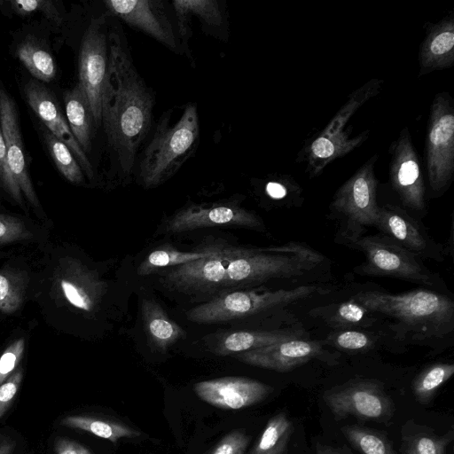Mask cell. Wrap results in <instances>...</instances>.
I'll return each instance as SVG.
<instances>
[{
	"mask_svg": "<svg viewBox=\"0 0 454 454\" xmlns=\"http://www.w3.org/2000/svg\"><path fill=\"white\" fill-rule=\"evenodd\" d=\"M315 286L274 291H236L221 294L187 312V318L198 324H215L241 318L270 309L286 306L317 292Z\"/></svg>",
	"mask_w": 454,
	"mask_h": 454,
	"instance_id": "cell-7",
	"label": "cell"
},
{
	"mask_svg": "<svg viewBox=\"0 0 454 454\" xmlns=\"http://www.w3.org/2000/svg\"><path fill=\"white\" fill-rule=\"evenodd\" d=\"M374 228L396 244L421 258L442 261L444 251L425 228L398 206H380Z\"/></svg>",
	"mask_w": 454,
	"mask_h": 454,
	"instance_id": "cell-13",
	"label": "cell"
},
{
	"mask_svg": "<svg viewBox=\"0 0 454 454\" xmlns=\"http://www.w3.org/2000/svg\"><path fill=\"white\" fill-rule=\"evenodd\" d=\"M317 454H341V453L338 452L337 450H335L328 446L318 445L317 447Z\"/></svg>",
	"mask_w": 454,
	"mask_h": 454,
	"instance_id": "cell-48",
	"label": "cell"
},
{
	"mask_svg": "<svg viewBox=\"0 0 454 454\" xmlns=\"http://www.w3.org/2000/svg\"><path fill=\"white\" fill-rule=\"evenodd\" d=\"M144 328L148 340L160 351H166L181 339L184 333L169 318L162 307L153 300H144L141 305Z\"/></svg>",
	"mask_w": 454,
	"mask_h": 454,
	"instance_id": "cell-25",
	"label": "cell"
},
{
	"mask_svg": "<svg viewBox=\"0 0 454 454\" xmlns=\"http://www.w3.org/2000/svg\"><path fill=\"white\" fill-rule=\"evenodd\" d=\"M31 238L32 233L22 221L12 215L0 214V245Z\"/></svg>",
	"mask_w": 454,
	"mask_h": 454,
	"instance_id": "cell-41",
	"label": "cell"
},
{
	"mask_svg": "<svg viewBox=\"0 0 454 454\" xmlns=\"http://www.w3.org/2000/svg\"><path fill=\"white\" fill-rule=\"evenodd\" d=\"M44 143L56 167L69 182L80 184L83 173L67 145L48 130L43 131Z\"/></svg>",
	"mask_w": 454,
	"mask_h": 454,
	"instance_id": "cell-31",
	"label": "cell"
},
{
	"mask_svg": "<svg viewBox=\"0 0 454 454\" xmlns=\"http://www.w3.org/2000/svg\"><path fill=\"white\" fill-rule=\"evenodd\" d=\"M26 282L20 272L0 271V311L10 314L20 309L24 300Z\"/></svg>",
	"mask_w": 454,
	"mask_h": 454,
	"instance_id": "cell-35",
	"label": "cell"
},
{
	"mask_svg": "<svg viewBox=\"0 0 454 454\" xmlns=\"http://www.w3.org/2000/svg\"><path fill=\"white\" fill-rule=\"evenodd\" d=\"M174 9L177 17L180 33L184 36L187 32V20L191 15H197L207 25L219 27L223 23L220 6L214 0H175Z\"/></svg>",
	"mask_w": 454,
	"mask_h": 454,
	"instance_id": "cell-29",
	"label": "cell"
},
{
	"mask_svg": "<svg viewBox=\"0 0 454 454\" xmlns=\"http://www.w3.org/2000/svg\"><path fill=\"white\" fill-rule=\"evenodd\" d=\"M24 94L30 108L45 124L50 132L67 145L82 169L91 179L93 177L92 166L87 154L74 138L51 91L42 82L30 80L24 86Z\"/></svg>",
	"mask_w": 454,
	"mask_h": 454,
	"instance_id": "cell-16",
	"label": "cell"
},
{
	"mask_svg": "<svg viewBox=\"0 0 454 454\" xmlns=\"http://www.w3.org/2000/svg\"><path fill=\"white\" fill-rule=\"evenodd\" d=\"M292 432L293 429L288 431L273 449L264 454H286Z\"/></svg>",
	"mask_w": 454,
	"mask_h": 454,
	"instance_id": "cell-46",
	"label": "cell"
},
{
	"mask_svg": "<svg viewBox=\"0 0 454 454\" xmlns=\"http://www.w3.org/2000/svg\"><path fill=\"white\" fill-rule=\"evenodd\" d=\"M323 351L319 342L298 338L239 353L235 357L253 366L285 372L319 357Z\"/></svg>",
	"mask_w": 454,
	"mask_h": 454,
	"instance_id": "cell-20",
	"label": "cell"
},
{
	"mask_svg": "<svg viewBox=\"0 0 454 454\" xmlns=\"http://www.w3.org/2000/svg\"><path fill=\"white\" fill-rule=\"evenodd\" d=\"M272 388L244 377H223L198 382L194 392L204 402L227 410H239L264 400Z\"/></svg>",
	"mask_w": 454,
	"mask_h": 454,
	"instance_id": "cell-18",
	"label": "cell"
},
{
	"mask_svg": "<svg viewBox=\"0 0 454 454\" xmlns=\"http://www.w3.org/2000/svg\"><path fill=\"white\" fill-rule=\"evenodd\" d=\"M61 424L67 427L89 432L114 443L121 438H132L140 434L127 425L88 416H68L61 420Z\"/></svg>",
	"mask_w": 454,
	"mask_h": 454,
	"instance_id": "cell-28",
	"label": "cell"
},
{
	"mask_svg": "<svg viewBox=\"0 0 454 454\" xmlns=\"http://www.w3.org/2000/svg\"><path fill=\"white\" fill-rule=\"evenodd\" d=\"M341 431L361 454H396L387 438L379 432L358 426H347Z\"/></svg>",
	"mask_w": 454,
	"mask_h": 454,
	"instance_id": "cell-33",
	"label": "cell"
},
{
	"mask_svg": "<svg viewBox=\"0 0 454 454\" xmlns=\"http://www.w3.org/2000/svg\"><path fill=\"white\" fill-rule=\"evenodd\" d=\"M323 399L336 419L356 416L361 419L385 420L392 417L394 406L382 385L374 380H361L335 387Z\"/></svg>",
	"mask_w": 454,
	"mask_h": 454,
	"instance_id": "cell-12",
	"label": "cell"
},
{
	"mask_svg": "<svg viewBox=\"0 0 454 454\" xmlns=\"http://www.w3.org/2000/svg\"><path fill=\"white\" fill-rule=\"evenodd\" d=\"M327 341L342 350L364 351L374 346L375 337L364 331L343 329L330 334Z\"/></svg>",
	"mask_w": 454,
	"mask_h": 454,
	"instance_id": "cell-38",
	"label": "cell"
},
{
	"mask_svg": "<svg viewBox=\"0 0 454 454\" xmlns=\"http://www.w3.org/2000/svg\"><path fill=\"white\" fill-rule=\"evenodd\" d=\"M250 442L244 430L237 429L227 434L207 454H244Z\"/></svg>",
	"mask_w": 454,
	"mask_h": 454,
	"instance_id": "cell-43",
	"label": "cell"
},
{
	"mask_svg": "<svg viewBox=\"0 0 454 454\" xmlns=\"http://www.w3.org/2000/svg\"><path fill=\"white\" fill-rule=\"evenodd\" d=\"M219 247H209L195 251H180L168 245L153 250L139 264L137 273L152 274L160 268L182 265L198 259L213 255Z\"/></svg>",
	"mask_w": 454,
	"mask_h": 454,
	"instance_id": "cell-26",
	"label": "cell"
},
{
	"mask_svg": "<svg viewBox=\"0 0 454 454\" xmlns=\"http://www.w3.org/2000/svg\"><path fill=\"white\" fill-rule=\"evenodd\" d=\"M0 124L5 145L9 170L16 186L31 206L39 207L24 153L18 111L13 98L0 88Z\"/></svg>",
	"mask_w": 454,
	"mask_h": 454,
	"instance_id": "cell-17",
	"label": "cell"
},
{
	"mask_svg": "<svg viewBox=\"0 0 454 454\" xmlns=\"http://www.w3.org/2000/svg\"><path fill=\"white\" fill-rule=\"evenodd\" d=\"M424 153L431 196H442L454 176V99L447 91L431 103Z\"/></svg>",
	"mask_w": 454,
	"mask_h": 454,
	"instance_id": "cell-6",
	"label": "cell"
},
{
	"mask_svg": "<svg viewBox=\"0 0 454 454\" xmlns=\"http://www.w3.org/2000/svg\"><path fill=\"white\" fill-rule=\"evenodd\" d=\"M300 334V331L294 329L234 332L219 340L215 353L222 356L239 354L284 340L301 338L299 337Z\"/></svg>",
	"mask_w": 454,
	"mask_h": 454,
	"instance_id": "cell-24",
	"label": "cell"
},
{
	"mask_svg": "<svg viewBox=\"0 0 454 454\" xmlns=\"http://www.w3.org/2000/svg\"><path fill=\"white\" fill-rule=\"evenodd\" d=\"M267 198L287 207L298 206L303 201L302 189L288 174L270 175L263 184Z\"/></svg>",
	"mask_w": 454,
	"mask_h": 454,
	"instance_id": "cell-34",
	"label": "cell"
},
{
	"mask_svg": "<svg viewBox=\"0 0 454 454\" xmlns=\"http://www.w3.org/2000/svg\"><path fill=\"white\" fill-rule=\"evenodd\" d=\"M349 244L363 252L361 274L391 277L433 286L435 278L419 256L383 234L359 236Z\"/></svg>",
	"mask_w": 454,
	"mask_h": 454,
	"instance_id": "cell-9",
	"label": "cell"
},
{
	"mask_svg": "<svg viewBox=\"0 0 454 454\" xmlns=\"http://www.w3.org/2000/svg\"><path fill=\"white\" fill-rule=\"evenodd\" d=\"M351 298L372 313L395 320L400 328L418 340L444 337L454 327L452 300L432 290L416 289L402 294L368 290Z\"/></svg>",
	"mask_w": 454,
	"mask_h": 454,
	"instance_id": "cell-2",
	"label": "cell"
},
{
	"mask_svg": "<svg viewBox=\"0 0 454 454\" xmlns=\"http://www.w3.org/2000/svg\"><path fill=\"white\" fill-rule=\"evenodd\" d=\"M293 429L292 421L285 412L272 417L249 454H264L273 449L282 437Z\"/></svg>",
	"mask_w": 454,
	"mask_h": 454,
	"instance_id": "cell-36",
	"label": "cell"
},
{
	"mask_svg": "<svg viewBox=\"0 0 454 454\" xmlns=\"http://www.w3.org/2000/svg\"><path fill=\"white\" fill-rule=\"evenodd\" d=\"M322 259L320 254L297 243L265 249L242 248L230 262L222 288L300 277Z\"/></svg>",
	"mask_w": 454,
	"mask_h": 454,
	"instance_id": "cell-4",
	"label": "cell"
},
{
	"mask_svg": "<svg viewBox=\"0 0 454 454\" xmlns=\"http://www.w3.org/2000/svg\"><path fill=\"white\" fill-rule=\"evenodd\" d=\"M234 225L259 229L262 220L254 213L233 205L209 207L192 206L180 210L164 226L167 233H178L200 228Z\"/></svg>",
	"mask_w": 454,
	"mask_h": 454,
	"instance_id": "cell-19",
	"label": "cell"
},
{
	"mask_svg": "<svg viewBox=\"0 0 454 454\" xmlns=\"http://www.w3.org/2000/svg\"><path fill=\"white\" fill-rule=\"evenodd\" d=\"M198 137L195 104L187 105L173 126L167 118L161 119L140 161L139 177L145 187L157 186L172 176L193 151Z\"/></svg>",
	"mask_w": 454,
	"mask_h": 454,
	"instance_id": "cell-5",
	"label": "cell"
},
{
	"mask_svg": "<svg viewBox=\"0 0 454 454\" xmlns=\"http://www.w3.org/2000/svg\"><path fill=\"white\" fill-rule=\"evenodd\" d=\"M426 34L418 54V78L454 65V11L435 23L425 24Z\"/></svg>",
	"mask_w": 454,
	"mask_h": 454,
	"instance_id": "cell-22",
	"label": "cell"
},
{
	"mask_svg": "<svg viewBox=\"0 0 454 454\" xmlns=\"http://www.w3.org/2000/svg\"><path fill=\"white\" fill-rule=\"evenodd\" d=\"M378 159L377 153L369 158L339 187L331 201V213L344 222L348 241L361 236L364 227L375 225L380 207L375 175Z\"/></svg>",
	"mask_w": 454,
	"mask_h": 454,
	"instance_id": "cell-8",
	"label": "cell"
},
{
	"mask_svg": "<svg viewBox=\"0 0 454 454\" xmlns=\"http://www.w3.org/2000/svg\"><path fill=\"white\" fill-rule=\"evenodd\" d=\"M15 442L5 435L0 434V454H12Z\"/></svg>",
	"mask_w": 454,
	"mask_h": 454,
	"instance_id": "cell-47",
	"label": "cell"
},
{
	"mask_svg": "<svg viewBox=\"0 0 454 454\" xmlns=\"http://www.w3.org/2000/svg\"><path fill=\"white\" fill-rule=\"evenodd\" d=\"M108 11L170 49L176 43L172 26L162 12L161 3L151 0L105 1Z\"/></svg>",
	"mask_w": 454,
	"mask_h": 454,
	"instance_id": "cell-21",
	"label": "cell"
},
{
	"mask_svg": "<svg viewBox=\"0 0 454 454\" xmlns=\"http://www.w3.org/2000/svg\"><path fill=\"white\" fill-rule=\"evenodd\" d=\"M241 249L219 247L211 256L170 269L166 272L164 281L168 286L184 293H203L222 288L227 267Z\"/></svg>",
	"mask_w": 454,
	"mask_h": 454,
	"instance_id": "cell-14",
	"label": "cell"
},
{
	"mask_svg": "<svg viewBox=\"0 0 454 454\" xmlns=\"http://www.w3.org/2000/svg\"><path fill=\"white\" fill-rule=\"evenodd\" d=\"M389 181L403 207L414 211L426 210V187L419 156L407 127L389 146Z\"/></svg>",
	"mask_w": 454,
	"mask_h": 454,
	"instance_id": "cell-11",
	"label": "cell"
},
{
	"mask_svg": "<svg viewBox=\"0 0 454 454\" xmlns=\"http://www.w3.org/2000/svg\"><path fill=\"white\" fill-rule=\"evenodd\" d=\"M55 454H92L85 446L67 438L59 437L54 442Z\"/></svg>",
	"mask_w": 454,
	"mask_h": 454,
	"instance_id": "cell-45",
	"label": "cell"
},
{
	"mask_svg": "<svg viewBox=\"0 0 454 454\" xmlns=\"http://www.w3.org/2000/svg\"><path fill=\"white\" fill-rule=\"evenodd\" d=\"M53 288L72 306L93 312L106 291V284L79 261L66 257L54 274Z\"/></svg>",
	"mask_w": 454,
	"mask_h": 454,
	"instance_id": "cell-15",
	"label": "cell"
},
{
	"mask_svg": "<svg viewBox=\"0 0 454 454\" xmlns=\"http://www.w3.org/2000/svg\"><path fill=\"white\" fill-rule=\"evenodd\" d=\"M108 46L109 89L101 125L119 166L129 174L151 127L153 98L118 34L109 35Z\"/></svg>",
	"mask_w": 454,
	"mask_h": 454,
	"instance_id": "cell-1",
	"label": "cell"
},
{
	"mask_svg": "<svg viewBox=\"0 0 454 454\" xmlns=\"http://www.w3.org/2000/svg\"><path fill=\"white\" fill-rule=\"evenodd\" d=\"M12 11L20 16L33 14L34 12H40L48 20L53 21L57 25H60L62 18L60 13L51 0H12L9 2Z\"/></svg>",
	"mask_w": 454,
	"mask_h": 454,
	"instance_id": "cell-39",
	"label": "cell"
},
{
	"mask_svg": "<svg viewBox=\"0 0 454 454\" xmlns=\"http://www.w3.org/2000/svg\"><path fill=\"white\" fill-rule=\"evenodd\" d=\"M78 83L88 98L96 128L102 123V111L109 89L108 43L105 17L92 19L82 36Z\"/></svg>",
	"mask_w": 454,
	"mask_h": 454,
	"instance_id": "cell-10",
	"label": "cell"
},
{
	"mask_svg": "<svg viewBox=\"0 0 454 454\" xmlns=\"http://www.w3.org/2000/svg\"><path fill=\"white\" fill-rule=\"evenodd\" d=\"M451 434L442 437L431 434H416L403 439V454H446Z\"/></svg>",
	"mask_w": 454,
	"mask_h": 454,
	"instance_id": "cell-37",
	"label": "cell"
},
{
	"mask_svg": "<svg viewBox=\"0 0 454 454\" xmlns=\"http://www.w3.org/2000/svg\"><path fill=\"white\" fill-rule=\"evenodd\" d=\"M360 303L350 298L348 301L333 305L329 309L325 319L328 325L337 330L352 329L353 327H368L376 318Z\"/></svg>",
	"mask_w": 454,
	"mask_h": 454,
	"instance_id": "cell-30",
	"label": "cell"
},
{
	"mask_svg": "<svg viewBox=\"0 0 454 454\" xmlns=\"http://www.w3.org/2000/svg\"><path fill=\"white\" fill-rule=\"evenodd\" d=\"M25 349V340L20 338L13 341L0 356V385L16 370Z\"/></svg>",
	"mask_w": 454,
	"mask_h": 454,
	"instance_id": "cell-40",
	"label": "cell"
},
{
	"mask_svg": "<svg viewBox=\"0 0 454 454\" xmlns=\"http://www.w3.org/2000/svg\"><path fill=\"white\" fill-rule=\"evenodd\" d=\"M64 101L69 128L87 154L91 149L96 125L86 94L79 83L65 92Z\"/></svg>",
	"mask_w": 454,
	"mask_h": 454,
	"instance_id": "cell-23",
	"label": "cell"
},
{
	"mask_svg": "<svg viewBox=\"0 0 454 454\" xmlns=\"http://www.w3.org/2000/svg\"><path fill=\"white\" fill-rule=\"evenodd\" d=\"M20 61L36 81L51 82L57 74L52 55L34 39H27L16 50Z\"/></svg>",
	"mask_w": 454,
	"mask_h": 454,
	"instance_id": "cell-27",
	"label": "cell"
},
{
	"mask_svg": "<svg viewBox=\"0 0 454 454\" xmlns=\"http://www.w3.org/2000/svg\"><path fill=\"white\" fill-rule=\"evenodd\" d=\"M454 373V364L438 363L422 371L413 383V393L422 403H428L438 388Z\"/></svg>",
	"mask_w": 454,
	"mask_h": 454,
	"instance_id": "cell-32",
	"label": "cell"
},
{
	"mask_svg": "<svg viewBox=\"0 0 454 454\" xmlns=\"http://www.w3.org/2000/svg\"><path fill=\"white\" fill-rule=\"evenodd\" d=\"M23 378L22 368L15 372L0 385V419L12 405L19 391Z\"/></svg>",
	"mask_w": 454,
	"mask_h": 454,
	"instance_id": "cell-44",
	"label": "cell"
},
{
	"mask_svg": "<svg viewBox=\"0 0 454 454\" xmlns=\"http://www.w3.org/2000/svg\"><path fill=\"white\" fill-rule=\"evenodd\" d=\"M0 184L4 190L22 207H25L24 198L15 184L11 175L6 159V145L0 124Z\"/></svg>",
	"mask_w": 454,
	"mask_h": 454,
	"instance_id": "cell-42",
	"label": "cell"
},
{
	"mask_svg": "<svg viewBox=\"0 0 454 454\" xmlns=\"http://www.w3.org/2000/svg\"><path fill=\"white\" fill-rule=\"evenodd\" d=\"M383 82L382 79L372 78L352 91L326 126L304 142L295 161L304 166L309 178L320 176L331 162L346 156L369 138V129L351 137L352 128L345 127L360 107L380 92Z\"/></svg>",
	"mask_w": 454,
	"mask_h": 454,
	"instance_id": "cell-3",
	"label": "cell"
}]
</instances>
